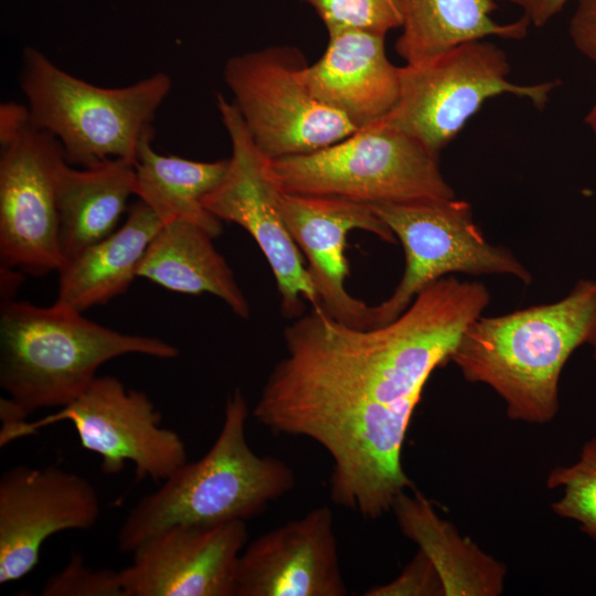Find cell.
Segmentation results:
<instances>
[{"mask_svg":"<svg viewBox=\"0 0 596 596\" xmlns=\"http://www.w3.org/2000/svg\"><path fill=\"white\" fill-rule=\"evenodd\" d=\"M585 124L596 135V102L585 117Z\"/></svg>","mask_w":596,"mask_h":596,"instance_id":"obj_31","label":"cell"},{"mask_svg":"<svg viewBox=\"0 0 596 596\" xmlns=\"http://www.w3.org/2000/svg\"><path fill=\"white\" fill-rule=\"evenodd\" d=\"M498 0H396L402 33L395 43L405 63H414L457 45L498 36L522 40L531 23L525 17L499 23Z\"/></svg>","mask_w":596,"mask_h":596,"instance_id":"obj_22","label":"cell"},{"mask_svg":"<svg viewBox=\"0 0 596 596\" xmlns=\"http://www.w3.org/2000/svg\"><path fill=\"white\" fill-rule=\"evenodd\" d=\"M596 337V280L582 279L567 296L472 321L450 361L468 382L490 386L513 421L546 424L557 414L561 372Z\"/></svg>","mask_w":596,"mask_h":596,"instance_id":"obj_2","label":"cell"},{"mask_svg":"<svg viewBox=\"0 0 596 596\" xmlns=\"http://www.w3.org/2000/svg\"><path fill=\"white\" fill-rule=\"evenodd\" d=\"M489 301L482 284L445 276L380 326L353 327L312 308L285 328L286 353L253 416L318 443L332 459V501L380 518L413 485L402 450L426 382Z\"/></svg>","mask_w":596,"mask_h":596,"instance_id":"obj_1","label":"cell"},{"mask_svg":"<svg viewBox=\"0 0 596 596\" xmlns=\"http://www.w3.org/2000/svg\"><path fill=\"white\" fill-rule=\"evenodd\" d=\"M365 596H444L439 576L427 558L418 550L401 574L390 583L374 586Z\"/></svg>","mask_w":596,"mask_h":596,"instance_id":"obj_27","label":"cell"},{"mask_svg":"<svg viewBox=\"0 0 596 596\" xmlns=\"http://www.w3.org/2000/svg\"><path fill=\"white\" fill-rule=\"evenodd\" d=\"M246 521L179 524L147 540L121 570L126 596H235Z\"/></svg>","mask_w":596,"mask_h":596,"instance_id":"obj_14","label":"cell"},{"mask_svg":"<svg viewBox=\"0 0 596 596\" xmlns=\"http://www.w3.org/2000/svg\"><path fill=\"white\" fill-rule=\"evenodd\" d=\"M161 226L147 204L132 203L116 231L62 263L55 302L84 313L127 291Z\"/></svg>","mask_w":596,"mask_h":596,"instance_id":"obj_18","label":"cell"},{"mask_svg":"<svg viewBox=\"0 0 596 596\" xmlns=\"http://www.w3.org/2000/svg\"><path fill=\"white\" fill-rule=\"evenodd\" d=\"M392 510L402 533L435 567L444 596H497L503 592L505 566L461 536L421 493L402 492Z\"/></svg>","mask_w":596,"mask_h":596,"instance_id":"obj_21","label":"cell"},{"mask_svg":"<svg viewBox=\"0 0 596 596\" xmlns=\"http://www.w3.org/2000/svg\"><path fill=\"white\" fill-rule=\"evenodd\" d=\"M278 205L291 237L306 255L320 308L347 324L371 327V306L352 297L344 286L349 276L347 236L353 230H362L394 243L390 227L370 205L336 196L295 194L279 189Z\"/></svg>","mask_w":596,"mask_h":596,"instance_id":"obj_15","label":"cell"},{"mask_svg":"<svg viewBox=\"0 0 596 596\" xmlns=\"http://www.w3.org/2000/svg\"><path fill=\"white\" fill-rule=\"evenodd\" d=\"M213 240L206 231L187 221L162 224L143 254L137 277L174 292L211 294L235 316L247 319L249 304Z\"/></svg>","mask_w":596,"mask_h":596,"instance_id":"obj_19","label":"cell"},{"mask_svg":"<svg viewBox=\"0 0 596 596\" xmlns=\"http://www.w3.org/2000/svg\"><path fill=\"white\" fill-rule=\"evenodd\" d=\"M269 173L287 193L364 203L455 198L439 157L383 120L319 150L269 160Z\"/></svg>","mask_w":596,"mask_h":596,"instance_id":"obj_6","label":"cell"},{"mask_svg":"<svg viewBox=\"0 0 596 596\" xmlns=\"http://www.w3.org/2000/svg\"><path fill=\"white\" fill-rule=\"evenodd\" d=\"M299 50L272 46L230 57L223 70L247 131L269 160L319 150L359 128L317 99Z\"/></svg>","mask_w":596,"mask_h":596,"instance_id":"obj_8","label":"cell"},{"mask_svg":"<svg viewBox=\"0 0 596 596\" xmlns=\"http://www.w3.org/2000/svg\"><path fill=\"white\" fill-rule=\"evenodd\" d=\"M19 84L31 124L57 139L66 162L77 168L114 158L135 163L140 145L153 139L152 121L172 88L163 72L124 87L96 86L32 46L22 50Z\"/></svg>","mask_w":596,"mask_h":596,"instance_id":"obj_5","label":"cell"},{"mask_svg":"<svg viewBox=\"0 0 596 596\" xmlns=\"http://www.w3.org/2000/svg\"><path fill=\"white\" fill-rule=\"evenodd\" d=\"M384 40L359 30L329 32L323 55L305 71L313 96L356 128L384 118L398 98V67L390 62Z\"/></svg>","mask_w":596,"mask_h":596,"instance_id":"obj_17","label":"cell"},{"mask_svg":"<svg viewBox=\"0 0 596 596\" xmlns=\"http://www.w3.org/2000/svg\"><path fill=\"white\" fill-rule=\"evenodd\" d=\"M562 496L552 503L555 514L573 520L596 541V436L587 440L575 462L554 467L546 479Z\"/></svg>","mask_w":596,"mask_h":596,"instance_id":"obj_24","label":"cell"},{"mask_svg":"<svg viewBox=\"0 0 596 596\" xmlns=\"http://www.w3.org/2000/svg\"><path fill=\"white\" fill-rule=\"evenodd\" d=\"M590 345H592L593 349H594V358L596 359V337H595L594 340L592 341Z\"/></svg>","mask_w":596,"mask_h":596,"instance_id":"obj_32","label":"cell"},{"mask_svg":"<svg viewBox=\"0 0 596 596\" xmlns=\"http://www.w3.org/2000/svg\"><path fill=\"white\" fill-rule=\"evenodd\" d=\"M216 105L232 153L223 179L204 198L203 205L219 220L240 225L254 238L276 279L281 312L298 318L304 312V300L313 309L320 304L301 252L279 210V188L269 173V159L255 145L234 103L217 95Z\"/></svg>","mask_w":596,"mask_h":596,"instance_id":"obj_11","label":"cell"},{"mask_svg":"<svg viewBox=\"0 0 596 596\" xmlns=\"http://www.w3.org/2000/svg\"><path fill=\"white\" fill-rule=\"evenodd\" d=\"M329 507L273 529L244 547L235 596H344Z\"/></svg>","mask_w":596,"mask_h":596,"instance_id":"obj_16","label":"cell"},{"mask_svg":"<svg viewBox=\"0 0 596 596\" xmlns=\"http://www.w3.org/2000/svg\"><path fill=\"white\" fill-rule=\"evenodd\" d=\"M509 73L505 53L487 39L405 63L398 67L397 102L381 120L439 157L489 98L510 94L543 109L560 84H518L508 78Z\"/></svg>","mask_w":596,"mask_h":596,"instance_id":"obj_7","label":"cell"},{"mask_svg":"<svg viewBox=\"0 0 596 596\" xmlns=\"http://www.w3.org/2000/svg\"><path fill=\"white\" fill-rule=\"evenodd\" d=\"M145 140L135 162V195L147 204L162 224L187 221L206 231L213 238L222 223L203 205L204 198L223 179L228 159L195 161L158 153Z\"/></svg>","mask_w":596,"mask_h":596,"instance_id":"obj_23","label":"cell"},{"mask_svg":"<svg viewBox=\"0 0 596 596\" xmlns=\"http://www.w3.org/2000/svg\"><path fill=\"white\" fill-rule=\"evenodd\" d=\"M519 7L531 25L543 26L557 15L570 0H498Z\"/></svg>","mask_w":596,"mask_h":596,"instance_id":"obj_29","label":"cell"},{"mask_svg":"<svg viewBox=\"0 0 596 596\" xmlns=\"http://www.w3.org/2000/svg\"><path fill=\"white\" fill-rule=\"evenodd\" d=\"M0 266L32 276L63 263L56 192L66 163L51 134L31 121L0 138Z\"/></svg>","mask_w":596,"mask_h":596,"instance_id":"obj_12","label":"cell"},{"mask_svg":"<svg viewBox=\"0 0 596 596\" xmlns=\"http://www.w3.org/2000/svg\"><path fill=\"white\" fill-rule=\"evenodd\" d=\"M370 206L401 242L405 255L404 273L393 294L371 307V327L395 319L421 290L451 273L532 280L511 251L485 238L467 201L453 198Z\"/></svg>","mask_w":596,"mask_h":596,"instance_id":"obj_9","label":"cell"},{"mask_svg":"<svg viewBox=\"0 0 596 596\" xmlns=\"http://www.w3.org/2000/svg\"><path fill=\"white\" fill-rule=\"evenodd\" d=\"M570 20V35L575 47L596 62V0H576Z\"/></svg>","mask_w":596,"mask_h":596,"instance_id":"obj_28","label":"cell"},{"mask_svg":"<svg viewBox=\"0 0 596 596\" xmlns=\"http://www.w3.org/2000/svg\"><path fill=\"white\" fill-rule=\"evenodd\" d=\"M23 275L19 269L0 266V291L1 301L15 298V294L23 281Z\"/></svg>","mask_w":596,"mask_h":596,"instance_id":"obj_30","label":"cell"},{"mask_svg":"<svg viewBox=\"0 0 596 596\" xmlns=\"http://www.w3.org/2000/svg\"><path fill=\"white\" fill-rule=\"evenodd\" d=\"M248 405L236 389L225 403L221 430L206 454L187 462L141 498L117 534L121 553H134L155 534L179 524L213 525L260 514L295 486L281 459L259 456L248 445Z\"/></svg>","mask_w":596,"mask_h":596,"instance_id":"obj_4","label":"cell"},{"mask_svg":"<svg viewBox=\"0 0 596 596\" xmlns=\"http://www.w3.org/2000/svg\"><path fill=\"white\" fill-rule=\"evenodd\" d=\"M135 195V163L114 158L88 168L63 166L56 192L63 262L118 228Z\"/></svg>","mask_w":596,"mask_h":596,"instance_id":"obj_20","label":"cell"},{"mask_svg":"<svg viewBox=\"0 0 596 596\" xmlns=\"http://www.w3.org/2000/svg\"><path fill=\"white\" fill-rule=\"evenodd\" d=\"M313 8L328 33L359 30L386 35L401 28L396 0H301Z\"/></svg>","mask_w":596,"mask_h":596,"instance_id":"obj_25","label":"cell"},{"mask_svg":"<svg viewBox=\"0 0 596 596\" xmlns=\"http://www.w3.org/2000/svg\"><path fill=\"white\" fill-rule=\"evenodd\" d=\"M99 514L98 493L85 477L54 466L8 468L0 478V584L28 575L49 538L88 530Z\"/></svg>","mask_w":596,"mask_h":596,"instance_id":"obj_13","label":"cell"},{"mask_svg":"<svg viewBox=\"0 0 596 596\" xmlns=\"http://www.w3.org/2000/svg\"><path fill=\"white\" fill-rule=\"evenodd\" d=\"M126 354L174 359L173 344L124 333L54 302L50 307L3 300L0 308L2 425L46 407H64L83 394L104 363Z\"/></svg>","mask_w":596,"mask_h":596,"instance_id":"obj_3","label":"cell"},{"mask_svg":"<svg viewBox=\"0 0 596 596\" xmlns=\"http://www.w3.org/2000/svg\"><path fill=\"white\" fill-rule=\"evenodd\" d=\"M63 421L73 424L84 449L102 458L106 475L121 472L130 461L138 480L162 482L188 462L183 439L161 426L162 415L149 396L126 389L113 375L96 376L83 394L54 414L2 426L0 446Z\"/></svg>","mask_w":596,"mask_h":596,"instance_id":"obj_10","label":"cell"},{"mask_svg":"<svg viewBox=\"0 0 596 596\" xmlns=\"http://www.w3.org/2000/svg\"><path fill=\"white\" fill-rule=\"evenodd\" d=\"M40 594L42 596H126L120 571L92 568L77 554L46 581Z\"/></svg>","mask_w":596,"mask_h":596,"instance_id":"obj_26","label":"cell"}]
</instances>
